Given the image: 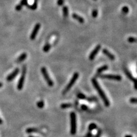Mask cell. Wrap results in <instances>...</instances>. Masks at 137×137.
Listing matches in <instances>:
<instances>
[{
	"mask_svg": "<svg viewBox=\"0 0 137 137\" xmlns=\"http://www.w3.org/2000/svg\"><path fill=\"white\" fill-rule=\"evenodd\" d=\"M91 82H92L93 85L94 86V88L96 89L97 91H98L99 96H100L101 99H102V101H103V103H104L105 106H106V107H109L110 105V102H109L108 98H107V97H106V94H105L104 91H103V90H102V88H101V86H99L98 81H97V80L95 79V78H93V79H91Z\"/></svg>",
	"mask_w": 137,
	"mask_h": 137,
	"instance_id": "1",
	"label": "cell"
},
{
	"mask_svg": "<svg viewBox=\"0 0 137 137\" xmlns=\"http://www.w3.org/2000/svg\"><path fill=\"white\" fill-rule=\"evenodd\" d=\"M70 117V133L71 135H75L77 131V119L75 113L71 112Z\"/></svg>",
	"mask_w": 137,
	"mask_h": 137,
	"instance_id": "2",
	"label": "cell"
},
{
	"mask_svg": "<svg viewBox=\"0 0 137 137\" xmlns=\"http://www.w3.org/2000/svg\"><path fill=\"white\" fill-rule=\"evenodd\" d=\"M78 77H79V74H78V73L76 72L73 74L72 78L70 79V82H69V83L67 84V86H66V87H65V89L63 90V94H66V93L68 92L69 90L71 89L72 86L74 85V83H75V82H76V81L78 78Z\"/></svg>",
	"mask_w": 137,
	"mask_h": 137,
	"instance_id": "3",
	"label": "cell"
},
{
	"mask_svg": "<svg viewBox=\"0 0 137 137\" xmlns=\"http://www.w3.org/2000/svg\"><path fill=\"white\" fill-rule=\"evenodd\" d=\"M41 73L42 74V75H43V78H44V79H45V81L47 82V85H48L49 86H53L54 83H53V81L51 80L50 76H49L48 72H47V69H46V67H42V68L41 69Z\"/></svg>",
	"mask_w": 137,
	"mask_h": 137,
	"instance_id": "4",
	"label": "cell"
},
{
	"mask_svg": "<svg viewBox=\"0 0 137 137\" xmlns=\"http://www.w3.org/2000/svg\"><path fill=\"white\" fill-rule=\"evenodd\" d=\"M26 67H23L22 68V74H21V77L20 78L19 81H18V84H17V89L19 90H22L23 87V85H24L25 79V75H26Z\"/></svg>",
	"mask_w": 137,
	"mask_h": 137,
	"instance_id": "5",
	"label": "cell"
},
{
	"mask_svg": "<svg viewBox=\"0 0 137 137\" xmlns=\"http://www.w3.org/2000/svg\"><path fill=\"white\" fill-rule=\"evenodd\" d=\"M100 77L104 79H111V80H115V81H121L122 80V77L120 75H113V74H103V75H101Z\"/></svg>",
	"mask_w": 137,
	"mask_h": 137,
	"instance_id": "6",
	"label": "cell"
},
{
	"mask_svg": "<svg viewBox=\"0 0 137 137\" xmlns=\"http://www.w3.org/2000/svg\"><path fill=\"white\" fill-rule=\"evenodd\" d=\"M41 27V24L39 23H37L36 25L34 26V29H33L32 32H31V34H30V38L31 40H34L36 37L37 34H38V31H39V29Z\"/></svg>",
	"mask_w": 137,
	"mask_h": 137,
	"instance_id": "7",
	"label": "cell"
},
{
	"mask_svg": "<svg viewBox=\"0 0 137 137\" xmlns=\"http://www.w3.org/2000/svg\"><path fill=\"white\" fill-rule=\"evenodd\" d=\"M101 48V45H98L96 47L94 48V50L90 53V55H89V59H90V61H92L94 59V58H95V56L97 55V54L99 52V50H100Z\"/></svg>",
	"mask_w": 137,
	"mask_h": 137,
	"instance_id": "8",
	"label": "cell"
},
{
	"mask_svg": "<svg viewBox=\"0 0 137 137\" xmlns=\"http://www.w3.org/2000/svg\"><path fill=\"white\" fill-rule=\"evenodd\" d=\"M20 72V69L18 68H16L14 71H13L12 73L10 74H9L8 76L6 78V79H7L8 81H12L13 79H14V78L16 77V76L18 75V74Z\"/></svg>",
	"mask_w": 137,
	"mask_h": 137,
	"instance_id": "9",
	"label": "cell"
},
{
	"mask_svg": "<svg viewBox=\"0 0 137 137\" xmlns=\"http://www.w3.org/2000/svg\"><path fill=\"white\" fill-rule=\"evenodd\" d=\"M102 51H103V54H105L109 58H110V59H111V60H112V61L115 59V56H114L113 54H111V53H110V51L107 50V49H103V50H102Z\"/></svg>",
	"mask_w": 137,
	"mask_h": 137,
	"instance_id": "10",
	"label": "cell"
},
{
	"mask_svg": "<svg viewBox=\"0 0 137 137\" xmlns=\"http://www.w3.org/2000/svg\"><path fill=\"white\" fill-rule=\"evenodd\" d=\"M72 17L74 19H75V20L78 21L79 23H83V22H84L85 20H84V19H83V18H82V17L78 16V14H76V13H73V14H72Z\"/></svg>",
	"mask_w": 137,
	"mask_h": 137,
	"instance_id": "11",
	"label": "cell"
},
{
	"mask_svg": "<svg viewBox=\"0 0 137 137\" xmlns=\"http://www.w3.org/2000/svg\"><path fill=\"white\" fill-rule=\"evenodd\" d=\"M27 57V54L26 53H23L17 58V62H21L23 61Z\"/></svg>",
	"mask_w": 137,
	"mask_h": 137,
	"instance_id": "12",
	"label": "cell"
},
{
	"mask_svg": "<svg viewBox=\"0 0 137 137\" xmlns=\"http://www.w3.org/2000/svg\"><path fill=\"white\" fill-rule=\"evenodd\" d=\"M39 131V130L38 129L35 128V127H29L27 128L26 130V133H28V134H31V133H37Z\"/></svg>",
	"mask_w": 137,
	"mask_h": 137,
	"instance_id": "13",
	"label": "cell"
},
{
	"mask_svg": "<svg viewBox=\"0 0 137 137\" xmlns=\"http://www.w3.org/2000/svg\"><path fill=\"white\" fill-rule=\"evenodd\" d=\"M107 69H108V66H107V65H103V66H102V67H99V68L98 69L97 72L98 74H101V73L103 72V71L107 70Z\"/></svg>",
	"mask_w": 137,
	"mask_h": 137,
	"instance_id": "14",
	"label": "cell"
},
{
	"mask_svg": "<svg viewBox=\"0 0 137 137\" xmlns=\"http://www.w3.org/2000/svg\"><path fill=\"white\" fill-rule=\"evenodd\" d=\"M27 7L29 8H30L31 10H35L37 8V0H34V3L33 4V5H29L28 4L27 5Z\"/></svg>",
	"mask_w": 137,
	"mask_h": 137,
	"instance_id": "15",
	"label": "cell"
},
{
	"mask_svg": "<svg viewBox=\"0 0 137 137\" xmlns=\"http://www.w3.org/2000/svg\"><path fill=\"white\" fill-rule=\"evenodd\" d=\"M125 73H126V75H127V76L128 77V78L130 79V80H131V81H134V79H135V78H134V77L133 76L132 74H131V73H130V71H129V70H127V69H125Z\"/></svg>",
	"mask_w": 137,
	"mask_h": 137,
	"instance_id": "16",
	"label": "cell"
},
{
	"mask_svg": "<svg viewBox=\"0 0 137 137\" xmlns=\"http://www.w3.org/2000/svg\"><path fill=\"white\" fill-rule=\"evenodd\" d=\"M62 12H63V16H64V17H67V16H68L69 10L67 6H63V9H62Z\"/></svg>",
	"mask_w": 137,
	"mask_h": 137,
	"instance_id": "17",
	"label": "cell"
},
{
	"mask_svg": "<svg viewBox=\"0 0 137 137\" xmlns=\"http://www.w3.org/2000/svg\"><path fill=\"white\" fill-rule=\"evenodd\" d=\"M50 48H51V45H50V44H49V43H46V44L43 46V50L44 52L47 53L49 51Z\"/></svg>",
	"mask_w": 137,
	"mask_h": 137,
	"instance_id": "18",
	"label": "cell"
},
{
	"mask_svg": "<svg viewBox=\"0 0 137 137\" xmlns=\"http://www.w3.org/2000/svg\"><path fill=\"white\" fill-rule=\"evenodd\" d=\"M71 106H72V105L71 103H62L61 105V107L63 109L69 108V107H71Z\"/></svg>",
	"mask_w": 137,
	"mask_h": 137,
	"instance_id": "19",
	"label": "cell"
},
{
	"mask_svg": "<svg viewBox=\"0 0 137 137\" xmlns=\"http://www.w3.org/2000/svg\"><path fill=\"white\" fill-rule=\"evenodd\" d=\"M97 127V125H95V123H92L89 126V131H92V130H94V129H96Z\"/></svg>",
	"mask_w": 137,
	"mask_h": 137,
	"instance_id": "20",
	"label": "cell"
},
{
	"mask_svg": "<svg viewBox=\"0 0 137 137\" xmlns=\"http://www.w3.org/2000/svg\"><path fill=\"white\" fill-rule=\"evenodd\" d=\"M37 105L38 108L42 109L44 107V102L42 101H40L37 103Z\"/></svg>",
	"mask_w": 137,
	"mask_h": 137,
	"instance_id": "21",
	"label": "cell"
},
{
	"mask_svg": "<svg viewBox=\"0 0 137 137\" xmlns=\"http://www.w3.org/2000/svg\"><path fill=\"white\" fill-rule=\"evenodd\" d=\"M127 40H128V42H130V43H134V42H137V38H134V37H129Z\"/></svg>",
	"mask_w": 137,
	"mask_h": 137,
	"instance_id": "22",
	"label": "cell"
},
{
	"mask_svg": "<svg viewBox=\"0 0 137 137\" xmlns=\"http://www.w3.org/2000/svg\"><path fill=\"white\" fill-rule=\"evenodd\" d=\"M129 12V9L127 6H123V8H122V12L124 14H127Z\"/></svg>",
	"mask_w": 137,
	"mask_h": 137,
	"instance_id": "23",
	"label": "cell"
},
{
	"mask_svg": "<svg viewBox=\"0 0 137 137\" xmlns=\"http://www.w3.org/2000/svg\"><path fill=\"white\" fill-rule=\"evenodd\" d=\"M97 16H98V10L94 9L92 12V17L93 18H96Z\"/></svg>",
	"mask_w": 137,
	"mask_h": 137,
	"instance_id": "24",
	"label": "cell"
},
{
	"mask_svg": "<svg viewBox=\"0 0 137 137\" xmlns=\"http://www.w3.org/2000/svg\"><path fill=\"white\" fill-rule=\"evenodd\" d=\"M77 97L80 99H85V98H86V96H85L83 94H82V93H79V94H78Z\"/></svg>",
	"mask_w": 137,
	"mask_h": 137,
	"instance_id": "25",
	"label": "cell"
},
{
	"mask_svg": "<svg viewBox=\"0 0 137 137\" xmlns=\"http://www.w3.org/2000/svg\"><path fill=\"white\" fill-rule=\"evenodd\" d=\"M21 5L23 6H27V5L28 4H27V0H21V1L20 2V4Z\"/></svg>",
	"mask_w": 137,
	"mask_h": 137,
	"instance_id": "26",
	"label": "cell"
},
{
	"mask_svg": "<svg viewBox=\"0 0 137 137\" xmlns=\"http://www.w3.org/2000/svg\"><path fill=\"white\" fill-rule=\"evenodd\" d=\"M130 102L131 103H137V98H132L130 99Z\"/></svg>",
	"mask_w": 137,
	"mask_h": 137,
	"instance_id": "27",
	"label": "cell"
},
{
	"mask_svg": "<svg viewBox=\"0 0 137 137\" xmlns=\"http://www.w3.org/2000/svg\"><path fill=\"white\" fill-rule=\"evenodd\" d=\"M64 3V0H58L57 1V5L58 6H62Z\"/></svg>",
	"mask_w": 137,
	"mask_h": 137,
	"instance_id": "28",
	"label": "cell"
},
{
	"mask_svg": "<svg viewBox=\"0 0 137 137\" xmlns=\"http://www.w3.org/2000/svg\"><path fill=\"white\" fill-rule=\"evenodd\" d=\"M22 5H21L20 4L17 5V6H16V10L17 11H20L21 9H22Z\"/></svg>",
	"mask_w": 137,
	"mask_h": 137,
	"instance_id": "29",
	"label": "cell"
},
{
	"mask_svg": "<svg viewBox=\"0 0 137 137\" xmlns=\"http://www.w3.org/2000/svg\"><path fill=\"white\" fill-rule=\"evenodd\" d=\"M81 109H82V110H87V109H88V107H87V106H86V105H82V106H81Z\"/></svg>",
	"mask_w": 137,
	"mask_h": 137,
	"instance_id": "30",
	"label": "cell"
},
{
	"mask_svg": "<svg viewBox=\"0 0 137 137\" xmlns=\"http://www.w3.org/2000/svg\"><path fill=\"white\" fill-rule=\"evenodd\" d=\"M134 87H135V89L137 90V79H135L134 81Z\"/></svg>",
	"mask_w": 137,
	"mask_h": 137,
	"instance_id": "31",
	"label": "cell"
},
{
	"mask_svg": "<svg viewBox=\"0 0 137 137\" xmlns=\"http://www.w3.org/2000/svg\"><path fill=\"white\" fill-rule=\"evenodd\" d=\"M101 130H99L95 137H101Z\"/></svg>",
	"mask_w": 137,
	"mask_h": 137,
	"instance_id": "32",
	"label": "cell"
},
{
	"mask_svg": "<svg viewBox=\"0 0 137 137\" xmlns=\"http://www.w3.org/2000/svg\"><path fill=\"white\" fill-rule=\"evenodd\" d=\"M86 137H92V134H91L90 133H87V135H86Z\"/></svg>",
	"mask_w": 137,
	"mask_h": 137,
	"instance_id": "33",
	"label": "cell"
},
{
	"mask_svg": "<svg viewBox=\"0 0 137 137\" xmlns=\"http://www.w3.org/2000/svg\"><path fill=\"white\" fill-rule=\"evenodd\" d=\"M2 123H3V121H2V119H1V118H0V125H2Z\"/></svg>",
	"mask_w": 137,
	"mask_h": 137,
	"instance_id": "34",
	"label": "cell"
},
{
	"mask_svg": "<svg viewBox=\"0 0 137 137\" xmlns=\"http://www.w3.org/2000/svg\"><path fill=\"white\" fill-rule=\"evenodd\" d=\"M125 137H133L131 135H126L125 136Z\"/></svg>",
	"mask_w": 137,
	"mask_h": 137,
	"instance_id": "35",
	"label": "cell"
},
{
	"mask_svg": "<svg viewBox=\"0 0 137 137\" xmlns=\"http://www.w3.org/2000/svg\"><path fill=\"white\" fill-rule=\"evenodd\" d=\"M2 85H3V84H2V83H1V82H0V88H1V87H2Z\"/></svg>",
	"mask_w": 137,
	"mask_h": 137,
	"instance_id": "36",
	"label": "cell"
},
{
	"mask_svg": "<svg viewBox=\"0 0 137 137\" xmlns=\"http://www.w3.org/2000/svg\"><path fill=\"white\" fill-rule=\"evenodd\" d=\"M28 137H34V136H32V135H29Z\"/></svg>",
	"mask_w": 137,
	"mask_h": 137,
	"instance_id": "37",
	"label": "cell"
},
{
	"mask_svg": "<svg viewBox=\"0 0 137 137\" xmlns=\"http://www.w3.org/2000/svg\"><path fill=\"white\" fill-rule=\"evenodd\" d=\"M94 1H97V0H94Z\"/></svg>",
	"mask_w": 137,
	"mask_h": 137,
	"instance_id": "38",
	"label": "cell"
}]
</instances>
